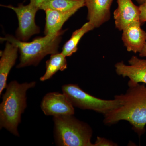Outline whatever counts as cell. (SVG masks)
I'll list each match as a JSON object with an SVG mask.
<instances>
[{"label": "cell", "instance_id": "cell-17", "mask_svg": "<svg viewBox=\"0 0 146 146\" xmlns=\"http://www.w3.org/2000/svg\"><path fill=\"white\" fill-rule=\"evenodd\" d=\"M118 144L106 138L97 137L96 140L94 143V146H117Z\"/></svg>", "mask_w": 146, "mask_h": 146}, {"label": "cell", "instance_id": "cell-15", "mask_svg": "<svg viewBox=\"0 0 146 146\" xmlns=\"http://www.w3.org/2000/svg\"><path fill=\"white\" fill-rule=\"evenodd\" d=\"M66 57L62 53H56L51 55L49 59L46 62V71L40 78L44 82L50 79L58 71H63L68 68Z\"/></svg>", "mask_w": 146, "mask_h": 146}, {"label": "cell", "instance_id": "cell-12", "mask_svg": "<svg viewBox=\"0 0 146 146\" xmlns=\"http://www.w3.org/2000/svg\"><path fill=\"white\" fill-rule=\"evenodd\" d=\"M18 48L10 42H7L5 48L1 53L0 59V95L7 86V81L11 70L16 63L18 57Z\"/></svg>", "mask_w": 146, "mask_h": 146}, {"label": "cell", "instance_id": "cell-9", "mask_svg": "<svg viewBox=\"0 0 146 146\" xmlns=\"http://www.w3.org/2000/svg\"><path fill=\"white\" fill-rule=\"evenodd\" d=\"M140 21L131 23L123 30L122 40L128 52L140 53L146 43V32Z\"/></svg>", "mask_w": 146, "mask_h": 146}, {"label": "cell", "instance_id": "cell-6", "mask_svg": "<svg viewBox=\"0 0 146 146\" xmlns=\"http://www.w3.org/2000/svg\"><path fill=\"white\" fill-rule=\"evenodd\" d=\"M14 11L18 18V27L16 31V38L23 42H27L32 35L38 34L40 28L35 23V16L39 10L38 7L29 3L27 5L23 3L17 7L11 5H1Z\"/></svg>", "mask_w": 146, "mask_h": 146}, {"label": "cell", "instance_id": "cell-10", "mask_svg": "<svg viewBox=\"0 0 146 146\" xmlns=\"http://www.w3.org/2000/svg\"><path fill=\"white\" fill-rule=\"evenodd\" d=\"M88 9L87 19L94 28L99 27L110 20L113 0H84Z\"/></svg>", "mask_w": 146, "mask_h": 146}, {"label": "cell", "instance_id": "cell-20", "mask_svg": "<svg viewBox=\"0 0 146 146\" xmlns=\"http://www.w3.org/2000/svg\"><path fill=\"white\" fill-rule=\"evenodd\" d=\"M139 56L140 57H146V43L143 49L141 50V52L139 53Z\"/></svg>", "mask_w": 146, "mask_h": 146}, {"label": "cell", "instance_id": "cell-14", "mask_svg": "<svg viewBox=\"0 0 146 146\" xmlns=\"http://www.w3.org/2000/svg\"><path fill=\"white\" fill-rule=\"evenodd\" d=\"M85 6L84 0H45L39 7V10L52 9L62 12L78 11Z\"/></svg>", "mask_w": 146, "mask_h": 146}, {"label": "cell", "instance_id": "cell-2", "mask_svg": "<svg viewBox=\"0 0 146 146\" xmlns=\"http://www.w3.org/2000/svg\"><path fill=\"white\" fill-rule=\"evenodd\" d=\"M36 82L19 83L16 80L7 84L0 104V128L5 129L15 136H19L18 126L21 116L27 108V92Z\"/></svg>", "mask_w": 146, "mask_h": 146}, {"label": "cell", "instance_id": "cell-11", "mask_svg": "<svg viewBox=\"0 0 146 146\" xmlns=\"http://www.w3.org/2000/svg\"><path fill=\"white\" fill-rule=\"evenodd\" d=\"M117 3L118 7L114 12L116 28L122 31L132 22L140 21L139 6L135 5L131 0H117Z\"/></svg>", "mask_w": 146, "mask_h": 146}, {"label": "cell", "instance_id": "cell-7", "mask_svg": "<svg viewBox=\"0 0 146 146\" xmlns=\"http://www.w3.org/2000/svg\"><path fill=\"white\" fill-rule=\"evenodd\" d=\"M40 107L46 116L56 117L74 115V106L63 93H48L42 99Z\"/></svg>", "mask_w": 146, "mask_h": 146}, {"label": "cell", "instance_id": "cell-13", "mask_svg": "<svg viewBox=\"0 0 146 146\" xmlns=\"http://www.w3.org/2000/svg\"><path fill=\"white\" fill-rule=\"evenodd\" d=\"M45 11L46 14V25L44 31L45 35L63 34L64 31H62L61 29L63 25L77 11H73L62 12L51 9H48Z\"/></svg>", "mask_w": 146, "mask_h": 146}, {"label": "cell", "instance_id": "cell-4", "mask_svg": "<svg viewBox=\"0 0 146 146\" xmlns=\"http://www.w3.org/2000/svg\"><path fill=\"white\" fill-rule=\"evenodd\" d=\"M53 121L54 136L56 145L94 146L91 142L92 128L74 115L53 117Z\"/></svg>", "mask_w": 146, "mask_h": 146}, {"label": "cell", "instance_id": "cell-21", "mask_svg": "<svg viewBox=\"0 0 146 146\" xmlns=\"http://www.w3.org/2000/svg\"><path fill=\"white\" fill-rule=\"evenodd\" d=\"M136 1L138 4H140V5L143 4L146 2V0H136Z\"/></svg>", "mask_w": 146, "mask_h": 146}, {"label": "cell", "instance_id": "cell-5", "mask_svg": "<svg viewBox=\"0 0 146 146\" xmlns=\"http://www.w3.org/2000/svg\"><path fill=\"white\" fill-rule=\"evenodd\" d=\"M62 90L74 107L92 110L104 116L120 106L119 100L99 98L84 91L78 84H65L62 86Z\"/></svg>", "mask_w": 146, "mask_h": 146}, {"label": "cell", "instance_id": "cell-19", "mask_svg": "<svg viewBox=\"0 0 146 146\" xmlns=\"http://www.w3.org/2000/svg\"><path fill=\"white\" fill-rule=\"evenodd\" d=\"M45 0H30L31 3L34 5L38 7L39 8V6L44 2Z\"/></svg>", "mask_w": 146, "mask_h": 146}, {"label": "cell", "instance_id": "cell-18", "mask_svg": "<svg viewBox=\"0 0 146 146\" xmlns=\"http://www.w3.org/2000/svg\"><path fill=\"white\" fill-rule=\"evenodd\" d=\"M140 9V21L142 24L146 22V2L139 6Z\"/></svg>", "mask_w": 146, "mask_h": 146}, {"label": "cell", "instance_id": "cell-8", "mask_svg": "<svg viewBox=\"0 0 146 146\" xmlns=\"http://www.w3.org/2000/svg\"><path fill=\"white\" fill-rule=\"evenodd\" d=\"M129 65L123 61L115 65V71L119 76L127 77L133 83L146 84V60L141 59L135 56L128 60Z\"/></svg>", "mask_w": 146, "mask_h": 146}, {"label": "cell", "instance_id": "cell-3", "mask_svg": "<svg viewBox=\"0 0 146 146\" xmlns=\"http://www.w3.org/2000/svg\"><path fill=\"white\" fill-rule=\"evenodd\" d=\"M62 34L45 35L33 39L31 42H23L10 35L1 37L2 42H10L18 47L20 53V63L17 68L37 66L47 55L58 52Z\"/></svg>", "mask_w": 146, "mask_h": 146}, {"label": "cell", "instance_id": "cell-1", "mask_svg": "<svg viewBox=\"0 0 146 146\" xmlns=\"http://www.w3.org/2000/svg\"><path fill=\"white\" fill-rule=\"evenodd\" d=\"M128 86L125 94L115 96L120 106L104 115L103 122L111 125L120 121H127L140 138L146 132V86L129 80Z\"/></svg>", "mask_w": 146, "mask_h": 146}, {"label": "cell", "instance_id": "cell-16", "mask_svg": "<svg viewBox=\"0 0 146 146\" xmlns=\"http://www.w3.org/2000/svg\"><path fill=\"white\" fill-rule=\"evenodd\" d=\"M95 29L89 22L85 23L80 28L76 30L62 48L61 53L65 57L70 56L78 50V45L84 34Z\"/></svg>", "mask_w": 146, "mask_h": 146}]
</instances>
